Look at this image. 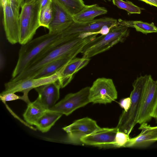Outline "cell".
Segmentation results:
<instances>
[{
  "mask_svg": "<svg viewBox=\"0 0 157 157\" xmlns=\"http://www.w3.org/2000/svg\"><path fill=\"white\" fill-rule=\"evenodd\" d=\"M139 129L140 133L130 138L124 147H145L157 141V126H151L145 122L140 124Z\"/></svg>",
  "mask_w": 157,
  "mask_h": 157,
  "instance_id": "9a60e30c",
  "label": "cell"
},
{
  "mask_svg": "<svg viewBox=\"0 0 157 157\" xmlns=\"http://www.w3.org/2000/svg\"><path fill=\"white\" fill-rule=\"evenodd\" d=\"M60 86L58 81L35 89L38 94L36 99L47 110L52 108L59 98Z\"/></svg>",
  "mask_w": 157,
  "mask_h": 157,
  "instance_id": "2e32d148",
  "label": "cell"
},
{
  "mask_svg": "<svg viewBox=\"0 0 157 157\" xmlns=\"http://www.w3.org/2000/svg\"><path fill=\"white\" fill-rule=\"evenodd\" d=\"M5 58L2 53H0V69L2 71L4 68L5 66Z\"/></svg>",
  "mask_w": 157,
  "mask_h": 157,
  "instance_id": "f546056e",
  "label": "cell"
},
{
  "mask_svg": "<svg viewBox=\"0 0 157 157\" xmlns=\"http://www.w3.org/2000/svg\"><path fill=\"white\" fill-rule=\"evenodd\" d=\"M90 88L89 87H86L76 93L67 94L49 110L69 115L77 109L90 103Z\"/></svg>",
  "mask_w": 157,
  "mask_h": 157,
  "instance_id": "9c48e42d",
  "label": "cell"
},
{
  "mask_svg": "<svg viewBox=\"0 0 157 157\" xmlns=\"http://www.w3.org/2000/svg\"><path fill=\"white\" fill-rule=\"evenodd\" d=\"M118 129L101 128V129L86 136L81 140L87 145L100 147H115V138Z\"/></svg>",
  "mask_w": 157,
  "mask_h": 157,
  "instance_id": "4fadbf2b",
  "label": "cell"
},
{
  "mask_svg": "<svg viewBox=\"0 0 157 157\" xmlns=\"http://www.w3.org/2000/svg\"><path fill=\"white\" fill-rule=\"evenodd\" d=\"M151 117L152 118H155L157 122V100L151 114Z\"/></svg>",
  "mask_w": 157,
  "mask_h": 157,
  "instance_id": "1f68e13d",
  "label": "cell"
},
{
  "mask_svg": "<svg viewBox=\"0 0 157 157\" xmlns=\"http://www.w3.org/2000/svg\"><path fill=\"white\" fill-rule=\"evenodd\" d=\"M131 104L130 97H128L122 99L119 102L121 107L124 109V111L127 112L129 109Z\"/></svg>",
  "mask_w": 157,
  "mask_h": 157,
  "instance_id": "f1b7e54d",
  "label": "cell"
},
{
  "mask_svg": "<svg viewBox=\"0 0 157 157\" xmlns=\"http://www.w3.org/2000/svg\"><path fill=\"white\" fill-rule=\"evenodd\" d=\"M53 16L52 0H49L47 4L41 8L39 23L40 26L48 29Z\"/></svg>",
  "mask_w": 157,
  "mask_h": 157,
  "instance_id": "603a6c76",
  "label": "cell"
},
{
  "mask_svg": "<svg viewBox=\"0 0 157 157\" xmlns=\"http://www.w3.org/2000/svg\"><path fill=\"white\" fill-rule=\"evenodd\" d=\"M2 9L4 28L6 38L11 44L19 43L20 34L19 18L14 13L6 0Z\"/></svg>",
  "mask_w": 157,
  "mask_h": 157,
  "instance_id": "7c38bea8",
  "label": "cell"
},
{
  "mask_svg": "<svg viewBox=\"0 0 157 157\" xmlns=\"http://www.w3.org/2000/svg\"><path fill=\"white\" fill-rule=\"evenodd\" d=\"M129 33L128 27L117 23L107 34L96 37L85 45L81 52L82 57L90 58L108 50L117 44L124 42Z\"/></svg>",
  "mask_w": 157,
  "mask_h": 157,
  "instance_id": "3957f363",
  "label": "cell"
},
{
  "mask_svg": "<svg viewBox=\"0 0 157 157\" xmlns=\"http://www.w3.org/2000/svg\"><path fill=\"white\" fill-rule=\"evenodd\" d=\"M157 100V80L148 75L141 99L137 123L141 124L149 121Z\"/></svg>",
  "mask_w": 157,
  "mask_h": 157,
  "instance_id": "8992f818",
  "label": "cell"
},
{
  "mask_svg": "<svg viewBox=\"0 0 157 157\" xmlns=\"http://www.w3.org/2000/svg\"><path fill=\"white\" fill-rule=\"evenodd\" d=\"M117 98V91L111 79L98 78L90 87L89 98L90 103L106 104L111 103Z\"/></svg>",
  "mask_w": 157,
  "mask_h": 157,
  "instance_id": "ba28073f",
  "label": "cell"
},
{
  "mask_svg": "<svg viewBox=\"0 0 157 157\" xmlns=\"http://www.w3.org/2000/svg\"><path fill=\"white\" fill-rule=\"evenodd\" d=\"M113 4L118 8L125 10L128 14H140L142 8L135 5L131 2L123 0H112Z\"/></svg>",
  "mask_w": 157,
  "mask_h": 157,
  "instance_id": "d4e9b609",
  "label": "cell"
},
{
  "mask_svg": "<svg viewBox=\"0 0 157 157\" xmlns=\"http://www.w3.org/2000/svg\"><path fill=\"white\" fill-rule=\"evenodd\" d=\"M62 32H49L22 45L19 50L18 60L13 72L12 78L17 76L55 47L67 41Z\"/></svg>",
  "mask_w": 157,
  "mask_h": 157,
  "instance_id": "6da1fadb",
  "label": "cell"
},
{
  "mask_svg": "<svg viewBox=\"0 0 157 157\" xmlns=\"http://www.w3.org/2000/svg\"><path fill=\"white\" fill-rule=\"evenodd\" d=\"M76 56L74 55L66 56L50 62L39 70L34 78L45 77L54 75Z\"/></svg>",
  "mask_w": 157,
  "mask_h": 157,
  "instance_id": "d6986e66",
  "label": "cell"
},
{
  "mask_svg": "<svg viewBox=\"0 0 157 157\" xmlns=\"http://www.w3.org/2000/svg\"><path fill=\"white\" fill-rule=\"evenodd\" d=\"M130 139L129 135L118 131L115 136V147H124L125 144Z\"/></svg>",
  "mask_w": 157,
  "mask_h": 157,
  "instance_id": "4316f807",
  "label": "cell"
},
{
  "mask_svg": "<svg viewBox=\"0 0 157 157\" xmlns=\"http://www.w3.org/2000/svg\"><path fill=\"white\" fill-rule=\"evenodd\" d=\"M8 2L13 13L17 17L20 15V10L25 2L24 0H6Z\"/></svg>",
  "mask_w": 157,
  "mask_h": 157,
  "instance_id": "83f0119b",
  "label": "cell"
},
{
  "mask_svg": "<svg viewBox=\"0 0 157 157\" xmlns=\"http://www.w3.org/2000/svg\"><path fill=\"white\" fill-rule=\"evenodd\" d=\"M148 75H140L132 83L133 90L130 97L131 104L127 112L123 111L116 128L118 131L129 135L137 123L143 88Z\"/></svg>",
  "mask_w": 157,
  "mask_h": 157,
  "instance_id": "5b68a950",
  "label": "cell"
},
{
  "mask_svg": "<svg viewBox=\"0 0 157 157\" xmlns=\"http://www.w3.org/2000/svg\"><path fill=\"white\" fill-rule=\"evenodd\" d=\"M1 100L3 103L6 101H13L17 99L22 100L27 104L30 102L28 97H26L23 95L22 96L17 95L14 93H9L2 94H0Z\"/></svg>",
  "mask_w": 157,
  "mask_h": 157,
  "instance_id": "484cf974",
  "label": "cell"
},
{
  "mask_svg": "<svg viewBox=\"0 0 157 157\" xmlns=\"http://www.w3.org/2000/svg\"><path fill=\"white\" fill-rule=\"evenodd\" d=\"M107 12L105 8L96 4L85 5L79 12L73 15L72 17L75 22L85 23L91 21L96 17L105 14Z\"/></svg>",
  "mask_w": 157,
  "mask_h": 157,
  "instance_id": "ac0fdd59",
  "label": "cell"
},
{
  "mask_svg": "<svg viewBox=\"0 0 157 157\" xmlns=\"http://www.w3.org/2000/svg\"><path fill=\"white\" fill-rule=\"evenodd\" d=\"M151 6L157 7V0H140Z\"/></svg>",
  "mask_w": 157,
  "mask_h": 157,
  "instance_id": "4dcf8cb0",
  "label": "cell"
},
{
  "mask_svg": "<svg viewBox=\"0 0 157 157\" xmlns=\"http://www.w3.org/2000/svg\"><path fill=\"white\" fill-rule=\"evenodd\" d=\"M108 0L109 1H111V0Z\"/></svg>",
  "mask_w": 157,
  "mask_h": 157,
  "instance_id": "836d02e7",
  "label": "cell"
},
{
  "mask_svg": "<svg viewBox=\"0 0 157 157\" xmlns=\"http://www.w3.org/2000/svg\"><path fill=\"white\" fill-rule=\"evenodd\" d=\"M97 34L81 36L62 43L29 66L21 73L10 80L16 82L34 78L37 72L47 63L67 56H76L87 43L94 39Z\"/></svg>",
  "mask_w": 157,
  "mask_h": 157,
  "instance_id": "7a4b0ae2",
  "label": "cell"
},
{
  "mask_svg": "<svg viewBox=\"0 0 157 157\" xmlns=\"http://www.w3.org/2000/svg\"><path fill=\"white\" fill-rule=\"evenodd\" d=\"M63 67L55 74L48 77L25 79L16 82L10 80L5 84V90L0 94L21 92L23 95L28 97L29 92L32 89L58 81Z\"/></svg>",
  "mask_w": 157,
  "mask_h": 157,
  "instance_id": "30bf717a",
  "label": "cell"
},
{
  "mask_svg": "<svg viewBox=\"0 0 157 157\" xmlns=\"http://www.w3.org/2000/svg\"><path fill=\"white\" fill-rule=\"evenodd\" d=\"M47 110L36 99L28 104L23 117L27 123L31 125H34L38 119Z\"/></svg>",
  "mask_w": 157,
  "mask_h": 157,
  "instance_id": "44dd1931",
  "label": "cell"
},
{
  "mask_svg": "<svg viewBox=\"0 0 157 157\" xmlns=\"http://www.w3.org/2000/svg\"><path fill=\"white\" fill-rule=\"evenodd\" d=\"M49 0H40L41 8L45 6Z\"/></svg>",
  "mask_w": 157,
  "mask_h": 157,
  "instance_id": "d6a6232c",
  "label": "cell"
},
{
  "mask_svg": "<svg viewBox=\"0 0 157 157\" xmlns=\"http://www.w3.org/2000/svg\"><path fill=\"white\" fill-rule=\"evenodd\" d=\"M72 16L79 12L86 5L83 0H56Z\"/></svg>",
  "mask_w": 157,
  "mask_h": 157,
  "instance_id": "cb8c5ba5",
  "label": "cell"
},
{
  "mask_svg": "<svg viewBox=\"0 0 157 157\" xmlns=\"http://www.w3.org/2000/svg\"><path fill=\"white\" fill-rule=\"evenodd\" d=\"M90 58H75L63 67L58 78V82L61 88L67 86L72 79L74 75L86 66Z\"/></svg>",
  "mask_w": 157,
  "mask_h": 157,
  "instance_id": "e0dca14e",
  "label": "cell"
},
{
  "mask_svg": "<svg viewBox=\"0 0 157 157\" xmlns=\"http://www.w3.org/2000/svg\"><path fill=\"white\" fill-rule=\"evenodd\" d=\"M101 128L95 121L86 117L77 120L63 129L67 134V141L79 144L81 143V140L82 138Z\"/></svg>",
  "mask_w": 157,
  "mask_h": 157,
  "instance_id": "8fae6325",
  "label": "cell"
},
{
  "mask_svg": "<svg viewBox=\"0 0 157 157\" xmlns=\"http://www.w3.org/2000/svg\"><path fill=\"white\" fill-rule=\"evenodd\" d=\"M40 0H25L21 8L19 17L20 34L19 43L21 45L32 40L40 26Z\"/></svg>",
  "mask_w": 157,
  "mask_h": 157,
  "instance_id": "277c9868",
  "label": "cell"
},
{
  "mask_svg": "<svg viewBox=\"0 0 157 157\" xmlns=\"http://www.w3.org/2000/svg\"><path fill=\"white\" fill-rule=\"evenodd\" d=\"M53 16L49 32H62L74 22L72 16L56 0H52Z\"/></svg>",
  "mask_w": 157,
  "mask_h": 157,
  "instance_id": "5bb4252c",
  "label": "cell"
},
{
  "mask_svg": "<svg viewBox=\"0 0 157 157\" xmlns=\"http://www.w3.org/2000/svg\"><path fill=\"white\" fill-rule=\"evenodd\" d=\"M62 115L61 113L47 110L38 119L34 125L42 132H47Z\"/></svg>",
  "mask_w": 157,
  "mask_h": 157,
  "instance_id": "ffe728a7",
  "label": "cell"
},
{
  "mask_svg": "<svg viewBox=\"0 0 157 157\" xmlns=\"http://www.w3.org/2000/svg\"><path fill=\"white\" fill-rule=\"evenodd\" d=\"M117 20L105 17L94 19L87 22L78 23L73 22L63 32L68 40L81 37L88 36L86 33H97L101 34V29L105 25L113 27L117 24Z\"/></svg>",
  "mask_w": 157,
  "mask_h": 157,
  "instance_id": "52a82bcc",
  "label": "cell"
},
{
  "mask_svg": "<svg viewBox=\"0 0 157 157\" xmlns=\"http://www.w3.org/2000/svg\"><path fill=\"white\" fill-rule=\"evenodd\" d=\"M117 24L128 28H134L137 31L146 34L157 32V27L153 22L149 23L140 21H125L118 19Z\"/></svg>",
  "mask_w": 157,
  "mask_h": 157,
  "instance_id": "7402d4cb",
  "label": "cell"
}]
</instances>
